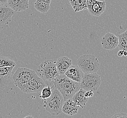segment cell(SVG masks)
Instances as JSON below:
<instances>
[{
  "instance_id": "f1b7e54d",
  "label": "cell",
  "mask_w": 127,
  "mask_h": 118,
  "mask_svg": "<svg viewBox=\"0 0 127 118\" xmlns=\"http://www.w3.org/2000/svg\"></svg>"
},
{
  "instance_id": "83f0119b",
  "label": "cell",
  "mask_w": 127,
  "mask_h": 118,
  "mask_svg": "<svg viewBox=\"0 0 127 118\" xmlns=\"http://www.w3.org/2000/svg\"><path fill=\"white\" fill-rule=\"evenodd\" d=\"M98 0V1H105V0Z\"/></svg>"
},
{
  "instance_id": "7a4b0ae2",
  "label": "cell",
  "mask_w": 127,
  "mask_h": 118,
  "mask_svg": "<svg viewBox=\"0 0 127 118\" xmlns=\"http://www.w3.org/2000/svg\"><path fill=\"white\" fill-rule=\"evenodd\" d=\"M43 106L46 111L55 116H58L62 112L65 100L60 92L55 88L49 97L44 100Z\"/></svg>"
},
{
  "instance_id": "7c38bea8",
  "label": "cell",
  "mask_w": 127,
  "mask_h": 118,
  "mask_svg": "<svg viewBox=\"0 0 127 118\" xmlns=\"http://www.w3.org/2000/svg\"><path fill=\"white\" fill-rule=\"evenodd\" d=\"M106 4L104 1L96 0L92 5L88 7V11L90 14L93 16H99L104 12L106 9Z\"/></svg>"
},
{
  "instance_id": "d6986e66",
  "label": "cell",
  "mask_w": 127,
  "mask_h": 118,
  "mask_svg": "<svg viewBox=\"0 0 127 118\" xmlns=\"http://www.w3.org/2000/svg\"><path fill=\"white\" fill-rule=\"evenodd\" d=\"M118 37L119 49L127 51V29L124 32L119 35Z\"/></svg>"
},
{
  "instance_id": "ba28073f",
  "label": "cell",
  "mask_w": 127,
  "mask_h": 118,
  "mask_svg": "<svg viewBox=\"0 0 127 118\" xmlns=\"http://www.w3.org/2000/svg\"><path fill=\"white\" fill-rule=\"evenodd\" d=\"M102 47L106 50H113L119 46V37L114 34L108 32L100 40Z\"/></svg>"
},
{
  "instance_id": "2e32d148",
  "label": "cell",
  "mask_w": 127,
  "mask_h": 118,
  "mask_svg": "<svg viewBox=\"0 0 127 118\" xmlns=\"http://www.w3.org/2000/svg\"><path fill=\"white\" fill-rule=\"evenodd\" d=\"M75 12H78L88 9L87 0H69Z\"/></svg>"
},
{
  "instance_id": "44dd1931",
  "label": "cell",
  "mask_w": 127,
  "mask_h": 118,
  "mask_svg": "<svg viewBox=\"0 0 127 118\" xmlns=\"http://www.w3.org/2000/svg\"><path fill=\"white\" fill-rule=\"evenodd\" d=\"M52 88L53 87H50V86L49 85H48L47 87L44 88L41 90L40 95H39V98L43 100H45L49 97L52 94L51 90Z\"/></svg>"
},
{
  "instance_id": "ffe728a7",
  "label": "cell",
  "mask_w": 127,
  "mask_h": 118,
  "mask_svg": "<svg viewBox=\"0 0 127 118\" xmlns=\"http://www.w3.org/2000/svg\"><path fill=\"white\" fill-rule=\"evenodd\" d=\"M13 65H16V63L13 59L8 57H0V67Z\"/></svg>"
},
{
  "instance_id": "52a82bcc",
  "label": "cell",
  "mask_w": 127,
  "mask_h": 118,
  "mask_svg": "<svg viewBox=\"0 0 127 118\" xmlns=\"http://www.w3.org/2000/svg\"><path fill=\"white\" fill-rule=\"evenodd\" d=\"M45 85L43 79L37 75L20 89L22 91L27 93H38L41 91Z\"/></svg>"
},
{
  "instance_id": "5b68a950",
  "label": "cell",
  "mask_w": 127,
  "mask_h": 118,
  "mask_svg": "<svg viewBox=\"0 0 127 118\" xmlns=\"http://www.w3.org/2000/svg\"><path fill=\"white\" fill-rule=\"evenodd\" d=\"M100 76L96 73L84 74L80 82V88L86 91L97 90L101 85Z\"/></svg>"
},
{
  "instance_id": "4316f807",
  "label": "cell",
  "mask_w": 127,
  "mask_h": 118,
  "mask_svg": "<svg viewBox=\"0 0 127 118\" xmlns=\"http://www.w3.org/2000/svg\"><path fill=\"white\" fill-rule=\"evenodd\" d=\"M124 56L125 57H126L127 56V51H124Z\"/></svg>"
},
{
  "instance_id": "277c9868",
  "label": "cell",
  "mask_w": 127,
  "mask_h": 118,
  "mask_svg": "<svg viewBox=\"0 0 127 118\" xmlns=\"http://www.w3.org/2000/svg\"><path fill=\"white\" fill-rule=\"evenodd\" d=\"M77 65L84 74L96 73L99 69V62L96 57L92 55H84L77 61Z\"/></svg>"
},
{
  "instance_id": "484cf974",
  "label": "cell",
  "mask_w": 127,
  "mask_h": 118,
  "mask_svg": "<svg viewBox=\"0 0 127 118\" xmlns=\"http://www.w3.org/2000/svg\"><path fill=\"white\" fill-rule=\"evenodd\" d=\"M37 0L40 1H42V2H43L45 3L50 5V3H51L52 0Z\"/></svg>"
},
{
  "instance_id": "9a60e30c",
  "label": "cell",
  "mask_w": 127,
  "mask_h": 118,
  "mask_svg": "<svg viewBox=\"0 0 127 118\" xmlns=\"http://www.w3.org/2000/svg\"><path fill=\"white\" fill-rule=\"evenodd\" d=\"M86 92V91L85 90L80 88V89L71 98L74 101L79 104L82 108H83V106L86 105V103L87 102L89 99L85 96V94Z\"/></svg>"
},
{
  "instance_id": "603a6c76",
  "label": "cell",
  "mask_w": 127,
  "mask_h": 118,
  "mask_svg": "<svg viewBox=\"0 0 127 118\" xmlns=\"http://www.w3.org/2000/svg\"><path fill=\"white\" fill-rule=\"evenodd\" d=\"M85 96L86 97L89 98L92 97L93 95H94V93L93 91L90 90V91H86V92L85 93Z\"/></svg>"
},
{
  "instance_id": "d4e9b609",
  "label": "cell",
  "mask_w": 127,
  "mask_h": 118,
  "mask_svg": "<svg viewBox=\"0 0 127 118\" xmlns=\"http://www.w3.org/2000/svg\"><path fill=\"white\" fill-rule=\"evenodd\" d=\"M125 50H120V51L118 52L117 53V55L118 56V57H122L124 55V52Z\"/></svg>"
},
{
  "instance_id": "9c48e42d",
  "label": "cell",
  "mask_w": 127,
  "mask_h": 118,
  "mask_svg": "<svg viewBox=\"0 0 127 118\" xmlns=\"http://www.w3.org/2000/svg\"><path fill=\"white\" fill-rule=\"evenodd\" d=\"M80 106L79 104L69 99L64 101L62 112L68 116H74L78 113Z\"/></svg>"
},
{
  "instance_id": "5bb4252c",
  "label": "cell",
  "mask_w": 127,
  "mask_h": 118,
  "mask_svg": "<svg viewBox=\"0 0 127 118\" xmlns=\"http://www.w3.org/2000/svg\"><path fill=\"white\" fill-rule=\"evenodd\" d=\"M7 5L15 12L23 11L29 7V0H8Z\"/></svg>"
},
{
  "instance_id": "6da1fadb",
  "label": "cell",
  "mask_w": 127,
  "mask_h": 118,
  "mask_svg": "<svg viewBox=\"0 0 127 118\" xmlns=\"http://www.w3.org/2000/svg\"><path fill=\"white\" fill-rule=\"evenodd\" d=\"M55 88L60 92L65 100L71 99L80 89V82L70 79L65 74L59 75L54 81Z\"/></svg>"
},
{
  "instance_id": "e0dca14e",
  "label": "cell",
  "mask_w": 127,
  "mask_h": 118,
  "mask_svg": "<svg viewBox=\"0 0 127 118\" xmlns=\"http://www.w3.org/2000/svg\"><path fill=\"white\" fill-rule=\"evenodd\" d=\"M15 66H5L0 67V78L4 80H7L10 78Z\"/></svg>"
},
{
  "instance_id": "8fae6325",
  "label": "cell",
  "mask_w": 127,
  "mask_h": 118,
  "mask_svg": "<svg viewBox=\"0 0 127 118\" xmlns=\"http://www.w3.org/2000/svg\"><path fill=\"white\" fill-rule=\"evenodd\" d=\"M15 12L7 5L0 6V25L9 23Z\"/></svg>"
},
{
  "instance_id": "30bf717a",
  "label": "cell",
  "mask_w": 127,
  "mask_h": 118,
  "mask_svg": "<svg viewBox=\"0 0 127 118\" xmlns=\"http://www.w3.org/2000/svg\"><path fill=\"white\" fill-rule=\"evenodd\" d=\"M64 74L74 81L81 82L84 73L78 65H71Z\"/></svg>"
},
{
  "instance_id": "4fadbf2b",
  "label": "cell",
  "mask_w": 127,
  "mask_h": 118,
  "mask_svg": "<svg viewBox=\"0 0 127 118\" xmlns=\"http://www.w3.org/2000/svg\"><path fill=\"white\" fill-rule=\"evenodd\" d=\"M56 66L59 75L65 74L72 65V60L66 57H61L57 59Z\"/></svg>"
},
{
  "instance_id": "cb8c5ba5",
  "label": "cell",
  "mask_w": 127,
  "mask_h": 118,
  "mask_svg": "<svg viewBox=\"0 0 127 118\" xmlns=\"http://www.w3.org/2000/svg\"><path fill=\"white\" fill-rule=\"evenodd\" d=\"M8 0H0V6L7 5Z\"/></svg>"
},
{
  "instance_id": "8992f818",
  "label": "cell",
  "mask_w": 127,
  "mask_h": 118,
  "mask_svg": "<svg viewBox=\"0 0 127 118\" xmlns=\"http://www.w3.org/2000/svg\"><path fill=\"white\" fill-rule=\"evenodd\" d=\"M37 75L35 71L32 69L23 67L18 68L12 77L14 84L20 88Z\"/></svg>"
},
{
  "instance_id": "ac0fdd59",
  "label": "cell",
  "mask_w": 127,
  "mask_h": 118,
  "mask_svg": "<svg viewBox=\"0 0 127 118\" xmlns=\"http://www.w3.org/2000/svg\"><path fill=\"white\" fill-rule=\"evenodd\" d=\"M50 7V4L42 2L40 1L36 0L34 3V8L39 12L45 13L48 11Z\"/></svg>"
},
{
  "instance_id": "7402d4cb",
  "label": "cell",
  "mask_w": 127,
  "mask_h": 118,
  "mask_svg": "<svg viewBox=\"0 0 127 118\" xmlns=\"http://www.w3.org/2000/svg\"><path fill=\"white\" fill-rule=\"evenodd\" d=\"M111 118H127V114L125 113H118L115 114L112 116Z\"/></svg>"
},
{
  "instance_id": "3957f363",
  "label": "cell",
  "mask_w": 127,
  "mask_h": 118,
  "mask_svg": "<svg viewBox=\"0 0 127 118\" xmlns=\"http://www.w3.org/2000/svg\"><path fill=\"white\" fill-rule=\"evenodd\" d=\"M38 72L43 80L51 81L59 75L56 66V62L52 59L46 60L39 65Z\"/></svg>"
}]
</instances>
